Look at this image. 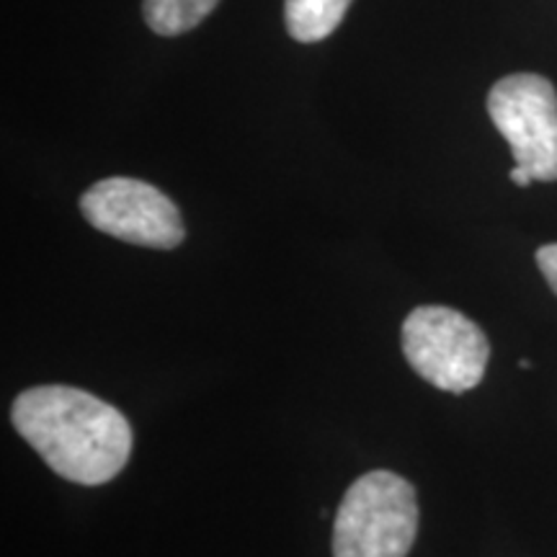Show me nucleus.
I'll return each instance as SVG.
<instances>
[{"mask_svg": "<svg viewBox=\"0 0 557 557\" xmlns=\"http://www.w3.org/2000/svg\"><path fill=\"white\" fill-rule=\"evenodd\" d=\"M11 423L47 468L78 485L114 480L135 444L120 408L73 385L24 389L11 406Z\"/></svg>", "mask_w": 557, "mask_h": 557, "instance_id": "1", "label": "nucleus"}, {"mask_svg": "<svg viewBox=\"0 0 557 557\" xmlns=\"http://www.w3.org/2000/svg\"><path fill=\"white\" fill-rule=\"evenodd\" d=\"M418 493L406 478L372 470L341 498L333 557H408L418 534Z\"/></svg>", "mask_w": 557, "mask_h": 557, "instance_id": "2", "label": "nucleus"}, {"mask_svg": "<svg viewBox=\"0 0 557 557\" xmlns=\"http://www.w3.org/2000/svg\"><path fill=\"white\" fill-rule=\"evenodd\" d=\"M400 344L418 377L451 395L478 387L491 359L485 331L475 320L442 305L410 310L403 320Z\"/></svg>", "mask_w": 557, "mask_h": 557, "instance_id": "3", "label": "nucleus"}, {"mask_svg": "<svg viewBox=\"0 0 557 557\" xmlns=\"http://www.w3.org/2000/svg\"><path fill=\"white\" fill-rule=\"evenodd\" d=\"M487 114L517 165L534 181H557V94L547 78L517 73L500 78L487 94Z\"/></svg>", "mask_w": 557, "mask_h": 557, "instance_id": "4", "label": "nucleus"}, {"mask_svg": "<svg viewBox=\"0 0 557 557\" xmlns=\"http://www.w3.org/2000/svg\"><path fill=\"white\" fill-rule=\"evenodd\" d=\"M81 212L90 227L132 246L173 250L186 238L178 207L139 178L99 181L81 197Z\"/></svg>", "mask_w": 557, "mask_h": 557, "instance_id": "5", "label": "nucleus"}, {"mask_svg": "<svg viewBox=\"0 0 557 557\" xmlns=\"http://www.w3.org/2000/svg\"><path fill=\"white\" fill-rule=\"evenodd\" d=\"M351 0H284V24L292 39L323 41L338 29Z\"/></svg>", "mask_w": 557, "mask_h": 557, "instance_id": "6", "label": "nucleus"}, {"mask_svg": "<svg viewBox=\"0 0 557 557\" xmlns=\"http://www.w3.org/2000/svg\"><path fill=\"white\" fill-rule=\"evenodd\" d=\"M220 0H145L143 11L148 26L160 37H176L199 26Z\"/></svg>", "mask_w": 557, "mask_h": 557, "instance_id": "7", "label": "nucleus"}, {"mask_svg": "<svg viewBox=\"0 0 557 557\" xmlns=\"http://www.w3.org/2000/svg\"><path fill=\"white\" fill-rule=\"evenodd\" d=\"M537 267L549 284V289L557 295V243H549V246H542L537 250Z\"/></svg>", "mask_w": 557, "mask_h": 557, "instance_id": "8", "label": "nucleus"}, {"mask_svg": "<svg viewBox=\"0 0 557 557\" xmlns=\"http://www.w3.org/2000/svg\"><path fill=\"white\" fill-rule=\"evenodd\" d=\"M508 178H511L517 186H529L534 181V176L524 169V165H513L511 173H508Z\"/></svg>", "mask_w": 557, "mask_h": 557, "instance_id": "9", "label": "nucleus"}, {"mask_svg": "<svg viewBox=\"0 0 557 557\" xmlns=\"http://www.w3.org/2000/svg\"><path fill=\"white\" fill-rule=\"evenodd\" d=\"M519 367H521V369H532V361H529V359H521V361H519Z\"/></svg>", "mask_w": 557, "mask_h": 557, "instance_id": "10", "label": "nucleus"}]
</instances>
